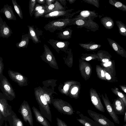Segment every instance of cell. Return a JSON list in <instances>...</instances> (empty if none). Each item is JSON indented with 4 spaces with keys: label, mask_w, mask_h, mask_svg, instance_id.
<instances>
[{
    "label": "cell",
    "mask_w": 126,
    "mask_h": 126,
    "mask_svg": "<svg viewBox=\"0 0 126 126\" xmlns=\"http://www.w3.org/2000/svg\"><path fill=\"white\" fill-rule=\"evenodd\" d=\"M30 39V37L28 33L23 34L22 36L21 41L19 42L16 43V46L17 48H27Z\"/></svg>",
    "instance_id": "cell-18"
},
{
    "label": "cell",
    "mask_w": 126,
    "mask_h": 126,
    "mask_svg": "<svg viewBox=\"0 0 126 126\" xmlns=\"http://www.w3.org/2000/svg\"><path fill=\"white\" fill-rule=\"evenodd\" d=\"M7 99L2 93H0V126H2L4 121H7L13 110Z\"/></svg>",
    "instance_id": "cell-2"
},
{
    "label": "cell",
    "mask_w": 126,
    "mask_h": 126,
    "mask_svg": "<svg viewBox=\"0 0 126 126\" xmlns=\"http://www.w3.org/2000/svg\"><path fill=\"white\" fill-rule=\"evenodd\" d=\"M18 112L22 115L23 120L28 122L30 126H33V119L30 106L28 102L24 100L20 106Z\"/></svg>",
    "instance_id": "cell-4"
},
{
    "label": "cell",
    "mask_w": 126,
    "mask_h": 126,
    "mask_svg": "<svg viewBox=\"0 0 126 126\" xmlns=\"http://www.w3.org/2000/svg\"><path fill=\"white\" fill-rule=\"evenodd\" d=\"M98 47L97 45H94L91 46L90 47V48L91 49H94L97 48Z\"/></svg>",
    "instance_id": "cell-41"
},
{
    "label": "cell",
    "mask_w": 126,
    "mask_h": 126,
    "mask_svg": "<svg viewBox=\"0 0 126 126\" xmlns=\"http://www.w3.org/2000/svg\"><path fill=\"white\" fill-rule=\"evenodd\" d=\"M120 30L122 32H124L126 31V29L123 28H121L120 29Z\"/></svg>",
    "instance_id": "cell-44"
},
{
    "label": "cell",
    "mask_w": 126,
    "mask_h": 126,
    "mask_svg": "<svg viewBox=\"0 0 126 126\" xmlns=\"http://www.w3.org/2000/svg\"><path fill=\"white\" fill-rule=\"evenodd\" d=\"M0 12L3 14L7 19L9 20H16V17L13 12L12 6L8 4L4 5L3 7L1 9Z\"/></svg>",
    "instance_id": "cell-13"
},
{
    "label": "cell",
    "mask_w": 126,
    "mask_h": 126,
    "mask_svg": "<svg viewBox=\"0 0 126 126\" xmlns=\"http://www.w3.org/2000/svg\"><path fill=\"white\" fill-rule=\"evenodd\" d=\"M2 57H0V79L3 75V70L4 68V64L3 63Z\"/></svg>",
    "instance_id": "cell-30"
},
{
    "label": "cell",
    "mask_w": 126,
    "mask_h": 126,
    "mask_svg": "<svg viewBox=\"0 0 126 126\" xmlns=\"http://www.w3.org/2000/svg\"><path fill=\"white\" fill-rule=\"evenodd\" d=\"M7 121L10 126H24L22 121L17 117L13 110L8 117Z\"/></svg>",
    "instance_id": "cell-15"
},
{
    "label": "cell",
    "mask_w": 126,
    "mask_h": 126,
    "mask_svg": "<svg viewBox=\"0 0 126 126\" xmlns=\"http://www.w3.org/2000/svg\"><path fill=\"white\" fill-rule=\"evenodd\" d=\"M13 32L12 30L7 25L5 21H3L0 16V37L7 38L10 37Z\"/></svg>",
    "instance_id": "cell-11"
},
{
    "label": "cell",
    "mask_w": 126,
    "mask_h": 126,
    "mask_svg": "<svg viewBox=\"0 0 126 126\" xmlns=\"http://www.w3.org/2000/svg\"><path fill=\"white\" fill-rule=\"evenodd\" d=\"M76 24L78 25H82L84 23V21L81 19L77 20L76 22Z\"/></svg>",
    "instance_id": "cell-33"
},
{
    "label": "cell",
    "mask_w": 126,
    "mask_h": 126,
    "mask_svg": "<svg viewBox=\"0 0 126 126\" xmlns=\"http://www.w3.org/2000/svg\"><path fill=\"white\" fill-rule=\"evenodd\" d=\"M52 103L58 110L64 114L71 115L74 111L71 106L68 103L61 100H52Z\"/></svg>",
    "instance_id": "cell-6"
},
{
    "label": "cell",
    "mask_w": 126,
    "mask_h": 126,
    "mask_svg": "<svg viewBox=\"0 0 126 126\" xmlns=\"http://www.w3.org/2000/svg\"><path fill=\"white\" fill-rule=\"evenodd\" d=\"M46 11V9H42L36 12L34 14V17L37 18L40 17H43L45 14Z\"/></svg>",
    "instance_id": "cell-26"
},
{
    "label": "cell",
    "mask_w": 126,
    "mask_h": 126,
    "mask_svg": "<svg viewBox=\"0 0 126 126\" xmlns=\"http://www.w3.org/2000/svg\"><path fill=\"white\" fill-rule=\"evenodd\" d=\"M0 88L7 100L11 101L16 98L15 93L11 85L4 75L0 79Z\"/></svg>",
    "instance_id": "cell-3"
},
{
    "label": "cell",
    "mask_w": 126,
    "mask_h": 126,
    "mask_svg": "<svg viewBox=\"0 0 126 126\" xmlns=\"http://www.w3.org/2000/svg\"><path fill=\"white\" fill-rule=\"evenodd\" d=\"M124 122L125 123H126V110L124 115Z\"/></svg>",
    "instance_id": "cell-45"
},
{
    "label": "cell",
    "mask_w": 126,
    "mask_h": 126,
    "mask_svg": "<svg viewBox=\"0 0 126 126\" xmlns=\"http://www.w3.org/2000/svg\"><path fill=\"white\" fill-rule=\"evenodd\" d=\"M43 47L44 51L40 56V57L42 60L52 66L54 64V57L53 54L48 47L46 44H44Z\"/></svg>",
    "instance_id": "cell-10"
},
{
    "label": "cell",
    "mask_w": 126,
    "mask_h": 126,
    "mask_svg": "<svg viewBox=\"0 0 126 126\" xmlns=\"http://www.w3.org/2000/svg\"><path fill=\"white\" fill-rule=\"evenodd\" d=\"M111 89L112 92L120 98L122 100L126 108V95L120 91L118 89L117 87H115L114 88H112Z\"/></svg>",
    "instance_id": "cell-20"
},
{
    "label": "cell",
    "mask_w": 126,
    "mask_h": 126,
    "mask_svg": "<svg viewBox=\"0 0 126 126\" xmlns=\"http://www.w3.org/2000/svg\"><path fill=\"white\" fill-rule=\"evenodd\" d=\"M78 90V88L76 87H74L72 89L71 91V93L72 94H75L77 93Z\"/></svg>",
    "instance_id": "cell-34"
},
{
    "label": "cell",
    "mask_w": 126,
    "mask_h": 126,
    "mask_svg": "<svg viewBox=\"0 0 126 126\" xmlns=\"http://www.w3.org/2000/svg\"><path fill=\"white\" fill-rule=\"evenodd\" d=\"M92 59V57H87L86 59V60L87 61H89L91 60Z\"/></svg>",
    "instance_id": "cell-47"
},
{
    "label": "cell",
    "mask_w": 126,
    "mask_h": 126,
    "mask_svg": "<svg viewBox=\"0 0 126 126\" xmlns=\"http://www.w3.org/2000/svg\"><path fill=\"white\" fill-rule=\"evenodd\" d=\"M4 126H8L6 122H5V123Z\"/></svg>",
    "instance_id": "cell-48"
},
{
    "label": "cell",
    "mask_w": 126,
    "mask_h": 126,
    "mask_svg": "<svg viewBox=\"0 0 126 126\" xmlns=\"http://www.w3.org/2000/svg\"><path fill=\"white\" fill-rule=\"evenodd\" d=\"M15 10L20 18H23L22 11L20 6L17 3L16 0H12Z\"/></svg>",
    "instance_id": "cell-22"
},
{
    "label": "cell",
    "mask_w": 126,
    "mask_h": 126,
    "mask_svg": "<svg viewBox=\"0 0 126 126\" xmlns=\"http://www.w3.org/2000/svg\"><path fill=\"white\" fill-rule=\"evenodd\" d=\"M45 0L46 4V5L48 6H49L52 4V2L55 1L54 0Z\"/></svg>",
    "instance_id": "cell-36"
},
{
    "label": "cell",
    "mask_w": 126,
    "mask_h": 126,
    "mask_svg": "<svg viewBox=\"0 0 126 126\" xmlns=\"http://www.w3.org/2000/svg\"><path fill=\"white\" fill-rule=\"evenodd\" d=\"M8 73L10 78L19 86L22 87L28 85V78L20 73L10 70H8Z\"/></svg>",
    "instance_id": "cell-7"
},
{
    "label": "cell",
    "mask_w": 126,
    "mask_h": 126,
    "mask_svg": "<svg viewBox=\"0 0 126 126\" xmlns=\"http://www.w3.org/2000/svg\"><path fill=\"white\" fill-rule=\"evenodd\" d=\"M122 5V4L120 2H117L115 4V6L117 7H121Z\"/></svg>",
    "instance_id": "cell-40"
},
{
    "label": "cell",
    "mask_w": 126,
    "mask_h": 126,
    "mask_svg": "<svg viewBox=\"0 0 126 126\" xmlns=\"http://www.w3.org/2000/svg\"><path fill=\"white\" fill-rule=\"evenodd\" d=\"M77 120L84 126H93L91 123L87 121L85 119H77Z\"/></svg>",
    "instance_id": "cell-28"
},
{
    "label": "cell",
    "mask_w": 126,
    "mask_h": 126,
    "mask_svg": "<svg viewBox=\"0 0 126 126\" xmlns=\"http://www.w3.org/2000/svg\"><path fill=\"white\" fill-rule=\"evenodd\" d=\"M90 69L89 66H87L85 68V72L87 75L90 74Z\"/></svg>",
    "instance_id": "cell-37"
},
{
    "label": "cell",
    "mask_w": 126,
    "mask_h": 126,
    "mask_svg": "<svg viewBox=\"0 0 126 126\" xmlns=\"http://www.w3.org/2000/svg\"><path fill=\"white\" fill-rule=\"evenodd\" d=\"M105 77L106 80L109 82H115L118 81L117 77L108 73L104 69Z\"/></svg>",
    "instance_id": "cell-23"
},
{
    "label": "cell",
    "mask_w": 126,
    "mask_h": 126,
    "mask_svg": "<svg viewBox=\"0 0 126 126\" xmlns=\"http://www.w3.org/2000/svg\"><path fill=\"white\" fill-rule=\"evenodd\" d=\"M122 126H126V123Z\"/></svg>",
    "instance_id": "cell-49"
},
{
    "label": "cell",
    "mask_w": 126,
    "mask_h": 126,
    "mask_svg": "<svg viewBox=\"0 0 126 126\" xmlns=\"http://www.w3.org/2000/svg\"><path fill=\"white\" fill-rule=\"evenodd\" d=\"M119 86L121 90L126 93V85H119Z\"/></svg>",
    "instance_id": "cell-35"
},
{
    "label": "cell",
    "mask_w": 126,
    "mask_h": 126,
    "mask_svg": "<svg viewBox=\"0 0 126 126\" xmlns=\"http://www.w3.org/2000/svg\"><path fill=\"white\" fill-rule=\"evenodd\" d=\"M37 122L43 126H51L46 117L37 108L34 106L32 107Z\"/></svg>",
    "instance_id": "cell-12"
},
{
    "label": "cell",
    "mask_w": 126,
    "mask_h": 126,
    "mask_svg": "<svg viewBox=\"0 0 126 126\" xmlns=\"http://www.w3.org/2000/svg\"><path fill=\"white\" fill-rule=\"evenodd\" d=\"M36 2L40 4H45L46 2L45 0H36Z\"/></svg>",
    "instance_id": "cell-38"
},
{
    "label": "cell",
    "mask_w": 126,
    "mask_h": 126,
    "mask_svg": "<svg viewBox=\"0 0 126 126\" xmlns=\"http://www.w3.org/2000/svg\"><path fill=\"white\" fill-rule=\"evenodd\" d=\"M102 97L108 113L111 117L114 122L118 124H119L120 121L119 117L113 110L112 105L108 98L107 94L105 93V96L102 94Z\"/></svg>",
    "instance_id": "cell-8"
},
{
    "label": "cell",
    "mask_w": 126,
    "mask_h": 126,
    "mask_svg": "<svg viewBox=\"0 0 126 126\" xmlns=\"http://www.w3.org/2000/svg\"><path fill=\"white\" fill-rule=\"evenodd\" d=\"M27 26L29 29L28 33L30 39H31L33 42L35 44L41 42L40 40L39 39L36 34L34 26L28 25Z\"/></svg>",
    "instance_id": "cell-17"
},
{
    "label": "cell",
    "mask_w": 126,
    "mask_h": 126,
    "mask_svg": "<svg viewBox=\"0 0 126 126\" xmlns=\"http://www.w3.org/2000/svg\"><path fill=\"white\" fill-rule=\"evenodd\" d=\"M90 14V12L87 10L82 11L80 13L81 16L84 17H86L89 16Z\"/></svg>",
    "instance_id": "cell-32"
},
{
    "label": "cell",
    "mask_w": 126,
    "mask_h": 126,
    "mask_svg": "<svg viewBox=\"0 0 126 126\" xmlns=\"http://www.w3.org/2000/svg\"><path fill=\"white\" fill-rule=\"evenodd\" d=\"M88 113L95 122L100 126H115L114 123L103 115L88 110Z\"/></svg>",
    "instance_id": "cell-5"
},
{
    "label": "cell",
    "mask_w": 126,
    "mask_h": 126,
    "mask_svg": "<svg viewBox=\"0 0 126 126\" xmlns=\"http://www.w3.org/2000/svg\"><path fill=\"white\" fill-rule=\"evenodd\" d=\"M92 102L95 107L98 110L102 112L105 111V108L101 101L100 97L96 92L94 94H91Z\"/></svg>",
    "instance_id": "cell-14"
},
{
    "label": "cell",
    "mask_w": 126,
    "mask_h": 126,
    "mask_svg": "<svg viewBox=\"0 0 126 126\" xmlns=\"http://www.w3.org/2000/svg\"><path fill=\"white\" fill-rule=\"evenodd\" d=\"M98 68V72L99 77L103 80H106L104 69L100 67H99Z\"/></svg>",
    "instance_id": "cell-27"
},
{
    "label": "cell",
    "mask_w": 126,
    "mask_h": 126,
    "mask_svg": "<svg viewBox=\"0 0 126 126\" xmlns=\"http://www.w3.org/2000/svg\"><path fill=\"white\" fill-rule=\"evenodd\" d=\"M106 24L108 26H110L111 25L112 23L110 22L109 21L106 23Z\"/></svg>",
    "instance_id": "cell-46"
},
{
    "label": "cell",
    "mask_w": 126,
    "mask_h": 126,
    "mask_svg": "<svg viewBox=\"0 0 126 126\" xmlns=\"http://www.w3.org/2000/svg\"><path fill=\"white\" fill-rule=\"evenodd\" d=\"M112 47L116 51L118 52V48L116 44L115 43H113L112 44Z\"/></svg>",
    "instance_id": "cell-39"
},
{
    "label": "cell",
    "mask_w": 126,
    "mask_h": 126,
    "mask_svg": "<svg viewBox=\"0 0 126 126\" xmlns=\"http://www.w3.org/2000/svg\"><path fill=\"white\" fill-rule=\"evenodd\" d=\"M69 85H68L67 84H66L63 87V89L65 91H66L67 90L68 88Z\"/></svg>",
    "instance_id": "cell-42"
},
{
    "label": "cell",
    "mask_w": 126,
    "mask_h": 126,
    "mask_svg": "<svg viewBox=\"0 0 126 126\" xmlns=\"http://www.w3.org/2000/svg\"><path fill=\"white\" fill-rule=\"evenodd\" d=\"M112 105L113 110L117 114L124 115L126 108L123 102L120 98L117 96Z\"/></svg>",
    "instance_id": "cell-9"
},
{
    "label": "cell",
    "mask_w": 126,
    "mask_h": 126,
    "mask_svg": "<svg viewBox=\"0 0 126 126\" xmlns=\"http://www.w3.org/2000/svg\"><path fill=\"white\" fill-rule=\"evenodd\" d=\"M65 12L64 11H55L45 15L43 17L46 18H55L63 16Z\"/></svg>",
    "instance_id": "cell-21"
},
{
    "label": "cell",
    "mask_w": 126,
    "mask_h": 126,
    "mask_svg": "<svg viewBox=\"0 0 126 126\" xmlns=\"http://www.w3.org/2000/svg\"><path fill=\"white\" fill-rule=\"evenodd\" d=\"M42 9H46L45 5H44L36 4L33 11V14L36 12Z\"/></svg>",
    "instance_id": "cell-29"
},
{
    "label": "cell",
    "mask_w": 126,
    "mask_h": 126,
    "mask_svg": "<svg viewBox=\"0 0 126 126\" xmlns=\"http://www.w3.org/2000/svg\"><path fill=\"white\" fill-rule=\"evenodd\" d=\"M56 120L58 126H67L64 122L59 118H57Z\"/></svg>",
    "instance_id": "cell-31"
},
{
    "label": "cell",
    "mask_w": 126,
    "mask_h": 126,
    "mask_svg": "<svg viewBox=\"0 0 126 126\" xmlns=\"http://www.w3.org/2000/svg\"><path fill=\"white\" fill-rule=\"evenodd\" d=\"M36 0H30L29 2V13L31 16H32L33 14V11L36 3Z\"/></svg>",
    "instance_id": "cell-24"
},
{
    "label": "cell",
    "mask_w": 126,
    "mask_h": 126,
    "mask_svg": "<svg viewBox=\"0 0 126 126\" xmlns=\"http://www.w3.org/2000/svg\"><path fill=\"white\" fill-rule=\"evenodd\" d=\"M63 35H67L69 34V32L68 31H66L64 32L63 33Z\"/></svg>",
    "instance_id": "cell-43"
},
{
    "label": "cell",
    "mask_w": 126,
    "mask_h": 126,
    "mask_svg": "<svg viewBox=\"0 0 126 126\" xmlns=\"http://www.w3.org/2000/svg\"><path fill=\"white\" fill-rule=\"evenodd\" d=\"M34 94L41 113L51 122H52V115L49 104L44 97L42 87L39 86L34 89Z\"/></svg>",
    "instance_id": "cell-1"
},
{
    "label": "cell",
    "mask_w": 126,
    "mask_h": 126,
    "mask_svg": "<svg viewBox=\"0 0 126 126\" xmlns=\"http://www.w3.org/2000/svg\"><path fill=\"white\" fill-rule=\"evenodd\" d=\"M46 11L45 14L50 12L55 11H60L62 9V7L59 3L56 1L55 3L54 4H52L49 6L45 4Z\"/></svg>",
    "instance_id": "cell-19"
},
{
    "label": "cell",
    "mask_w": 126,
    "mask_h": 126,
    "mask_svg": "<svg viewBox=\"0 0 126 126\" xmlns=\"http://www.w3.org/2000/svg\"><path fill=\"white\" fill-rule=\"evenodd\" d=\"M102 65L107 72L109 73L116 76L115 63L114 60H111L106 63H102Z\"/></svg>",
    "instance_id": "cell-16"
},
{
    "label": "cell",
    "mask_w": 126,
    "mask_h": 126,
    "mask_svg": "<svg viewBox=\"0 0 126 126\" xmlns=\"http://www.w3.org/2000/svg\"><path fill=\"white\" fill-rule=\"evenodd\" d=\"M42 92L43 96L47 101L49 104H51L52 103V100L50 94L49 92L46 91L42 88Z\"/></svg>",
    "instance_id": "cell-25"
}]
</instances>
